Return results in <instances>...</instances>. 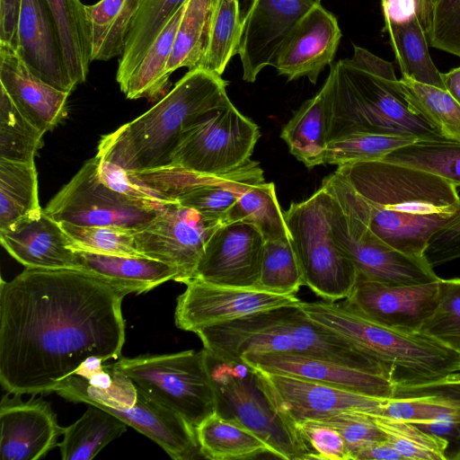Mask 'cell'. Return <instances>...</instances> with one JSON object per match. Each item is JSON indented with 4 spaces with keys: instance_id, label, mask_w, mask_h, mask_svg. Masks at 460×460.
<instances>
[{
    "instance_id": "6125c7cd",
    "label": "cell",
    "mask_w": 460,
    "mask_h": 460,
    "mask_svg": "<svg viewBox=\"0 0 460 460\" xmlns=\"http://www.w3.org/2000/svg\"><path fill=\"white\" fill-rule=\"evenodd\" d=\"M422 0H418L419 3H420Z\"/></svg>"
},
{
    "instance_id": "ac0fdd59",
    "label": "cell",
    "mask_w": 460,
    "mask_h": 460,
    "mask_svg": "<svg viewBox=\"0 0 460 460\" xmlns=\"http://www.w3.org/2000/svg\"><path fill=\"white\" fill-rule=\"evenodd\" d=\"M264 245L263 236L252 225L222 224L208 239L193 279L221 286L256 288Z\"/></svg>"
},
{
    "instance_id": "91938a15",
    "label": "cell",
    "mask_w": 460,
    "mask_h": 460,
    "mask_svg": "<svg viewBox=\"0 0 460 460\" xmlns=\"http://www.w3.org/2000/svg\"><path fill=\"white\" fill-rule=\"evenodd\" d=\"M441 78L445 90L460 104V66L441 73Z\"/></svg>"
},
{
    "instance_id": "d6a6232c",
    "label": "cell",
    "mask_w": 460,
    "mask_h": 460,
    "mask_svg": "<svg viewBox=\"0 0 460 460\" xmlns=\"http://www.w3.org/2000/svg\"><path fill=\"white\" fill-rule=\"evenodd\" d=\"M187 0H139L119 58L116 80L121 86L138 66L164 26Z\"/></svg>"
},
{
    "instance_id": "f35d334b",
    "label": "cell",
    "mask_w": 460,
    "mask_h": 460,
    "mask_svg": "<svg viewBox=\"0 0 460 460\" xmlns=\"http://www.w3.org/2000/svg\"><path fill=\"white\" fill-rule=\"evenodd\" d=\"M216 0H187L179 22L167 71L200 68L210 33Z\"/></svg>"
},
{
    "instance_id": "bcb514c9",
    "label": "cell",
    "mask_w": 460,
    "mask_h": 460,
    "mask_svg": "<svg viewBox=\"0 0 460 460\" xmlns=\"http://www.w3.org/2000/svg\"><path fill=\"white\" fill-rule=\"evenodd\" d=\"M367 414V413H366ZM403 460H446L449 440L416 424L387 417L370 415Z\"/></svg>"
},
{
    "instance_id": "94428289",
    "label": "cell",
    "mask_w": 460,
    "mask_h": 460,
    "mask_svg": "<svg viewBox=\"0 0 460 460\" xmlns=\"http://www.w3.org/2000/svg\"><path fill=\"white\" fill-rule=\"evenodd\" d=\"M451 459L460 460V441L457 449L455 452V455L450 457Z\"/></svg>"
},
{
    "instance_id": "52a82bcc",
    "label": "cell",
    "mask_w": 460,
    "mask_h": 460,
    "mask_svg": "<svg viewBox=\"0 0 460 460\" xmlns=\"http://www.w3.org/2000/svg\"><path fill=\"white\" fill-rule=\"evenodd\" d=\"M207 363L216 394V412L252 430L279 458L313 459V452L296 427L270 402L254 368L242 361L219 359L208 350Z\"/></svg>"
},
{
    "instance_id": "9f6ffc18",
    "label": "cell",
    "mask_w": 460,
    "mask_h": 460,
    "mask_svg": "<svg viewBox=\"0 0 460 460\" xmlns=\"http://www.w3.org/2000/svg\"><path fill=\"white\" fill-rule=\"evenodd\" d=\"M22 0H0V44L17 46V23Z\"/></svg>"
},
{
    "instance_id": "d590c367",
    "label": "cell",
    "mask_w": 460,
    "mask_h": 460,
    "mask_svg": "<svg viewBox=\"0 0 460 460\" xmlns=\"http://www.w3.org/2000/svg\"><path fill=\"white\" fill-rule=\"evenodd\" d=\"M383 32L390 45L402 76L445 89L441 72L435 66L419 15L402 24H385Z\"/></svg>"
},
{
    "instance_id": "7402d4cb",
    "label": "cell",
    "mask_w": 460,
    "mask_h": 460,
    "mask_svg": "<svg viewBox=\"0 0 460 460\" xmlns=\"http://www.w3.org/2000/svg\"><path fill=\"white\" fill-rule=\"evenodd\" d=\"M341 39L336 17L318 4L290 32L270 66L288 81L307 77L314 84L325 66L332 65Z\"/></svg>"
},
{
    "instance_id": "f907efd6",
    "label": "cell",
    "mask_w": 460,
    "mask_h": 460,
    "mask_svg": "<svg viewBox=\"0 0 460 460\" xmlns=\"http://www.w3.org/2000/svg\"><path fill=\"white\" fill-rule=\"evenodd\" d=\"M420 332L460 352V279H440L438 304Z\"/></svg>"
},
{
    "instance_id": "b9f144b4",
    "label": "cell",
    "mask_w": 460,
    "mask_h": 460,
    "mask_svg": "<svg viewBox=\"0 0 460 460\" xmlns=\"http://www.w3.org/2000/svg\"><path fill=\"white\" fill-rule=\"evenodd\" d=\"M382 160L435 174L460 187V142L446 138L419 139Z\"/></svg>"
},
{
    "instance_id": "74e56055",
    "label": "cell",
    "mask_w": 460,
    "mask_h": 460,
    "mask_svg": "<svg viewBox=\"0 0 460 460\" xmlns=\"http://www.w3.org/2000/svg\"><path fill=\"white\" fill-rule=\"evenodd\" d=\"M182 5L170 19L120 90L128 99L155 98L168 84V62L183 12Z\"/></svg>"
},
{
    "instance_id": "8fae6325",
    "label": "cell",
    "mask_w": 460,
    "mask_h": 460,
    "mask_svg": "<svg viewBox=\"0 0 460 460\" xmlns=\"http://www.w3.org/2000/svg\"><path fill=\"white\" fill-rule=\"evenodd\" d=\"M260 137L257 124L231 102L184 133L171 166L202 175L224 174L251 160Z\"/></svg>"
},
{
    "instance_id": "4dcf8cb0",
    "label": "cell",
    "mask_w": 460,
    "mask_h": 460,
    "mask_svg": "<svg viewBox=\"0 0 460 460\" xmlns=\"http://www.w3.org/2000/svg\"><path fill=\"white\" fill-rule=\"evenodd\" d=\"M57 26L65 62L77 85L86 81L92 43L86 5L80 0H46Z\"/></svg>"
},
{
    "instance_id": "44dd1931",
    "label": "cell",
    "mask_w": 460,
    "mask_h": 460,
    "mask_svg": "<svg viewBox=\"0 0 460 460\" xmlns=\"http://www.w3.org/2000/svg\"><path fill=\"white\" fill-rule=\"evenodd\" d=\"M3 396L0 403V456L3 460H37L56 446L63 427L49 402L32 394Z\"/></svg>"
},
{
    "instance_id": "d4e9b609",
    "label": "cell",
    "mask_w": 460,
    "mask_h": 460,
    "mask_svg": "<svg viewBox=\"0 0 460 460\" xmlns=\"http://www.w3.org/2000/svg\"><path fill=\"white\" fill-rule=\"evenodd\" d=\"M0 84L18 111L46 133L66 115L69 93L60 91L34 75L15 49L0 44Z\"/></svg>"
},
{
    "instance_id": "603a6c76",
    "label": "cell",
    "mask_w": 460,
    "mask_h": 460,
    "mask_svg": "<svg viewBox=\"0 0 460 460\" xmlns=\"http://www.w3.org/2000/svg\"><path fill=\"white\" fill-rule=\"evenodd\" d=\"M15 51L34 75L51 86L69 93L76 86L46 0H22Z\"/></svg>"
},
{
    "instance_id": "6da1fadb",
    "label": "cell",
    "mask_w": 460,
    "mask_h": 460,
    "mask_svg": "<svg viewBox=\"0 0 460 460\" xmlns=\"http://www.w3.org/2000/svg\"><path fill=\"white\" fill-rule=\"evenodd\" d=\"M127 294L79 269L25 268L0 285V382L9 394L55 392L87 358L118 359Z\"/></svg>"
},
{
    "instance_id": "db71d44e",
    "label": "cell",
    "mask_w": 460,
    "mask_h": 460,
    "mask_svg": "<svg viewBox=\"0 0 460 460\" xmlns=\"http://www.w3.org/2000/svg\"><path fill=\"white\" fill-rule=\"evenodd\" d=\"M424 257L432 268L460 259V211L430 238Z\"/></svg>"
},
{
    "instance_id": "8d00e7d4",
    "label": "cell",
    "mask_w": 460,
    "mask_h": 460,
    "mask_svg": "<svg viewBox=\"0 0 460 460\" xmlns=\"http://www.w3.org/2000/svg\"><path fill=\"white\" fill-rule=\"evenodd\" d=\"M399 93L411 111L442 137L460 142V104L445 89L401 76Z\"/></svg>"
},
{
    "instance_id": "277c9868",
    "label": "cell",
    "mask_w": 460,
    "mask_h": 460,
    "mask_svg": "<svg viewBox=\"0 0 460 460\" xmlns=\"http://www.w3.org/2000/svg\"><path fill=\"white\" fill-rule=\"evenodd\" d=\"M351 58L332 64L323 87L329 142L355 132L442 137L399 93L393 63L353 45Z\"/></svg>"
},
{
    "instance_id": "1f68e13d",
    "label": "cell",
    "mask_w": 460,
    "mask_h": 460,
    "mask_svg": "<svg viewBox=\"0 0 460 460\" xmlns=\"http://www.w3.org/2000/svg\"><path fill=\"white\" fill-rule=\"evenodd\" d=\"M195 430L199 454L207 459H249L271 454L268 445L255 433L216 411L203 420Z\"/></svg>"
},
{
    "instance_id": "ab89813d",
    "label": "cell",
    "mask_w": 460,
    "mask_h": 460,
    "mask_svg": "<svg viewBox=\"0 0 460 460\" xmlns=\"http://www.w3.org/2000/svg\"><path fill=\"white\" fill-rule=\"evenodd\" d=\"M234 222L252 225L265 242L290 238L273 182L263 181L243 192L226 212L222 224Z\"/></svg>"
},
{
    "instance_id": "30bf717a",
    "label": "cell",
    "mask_w": 460,
    "mask_h": 460,
    "mask_svg": "<svg viewBox=\"0 0 460 460\" xmlns=\"http://www.w3.org/2000/svg\"><path fill=\"white\" fill-rule=\"evenodd\" d=\"M97 167L96 156L87 160L45 211L59 223L136 230L153 220L166 205L116 191L102 180Z\"/></svg>"
},
{
    "instance_id": "e0dca14e",
    "label": "cell",
    "mask_w": 460,
    "mask_h": 460,
    "mask_svg": "<svg viewBox=\"0 0 460 460\" xmlns=\"http://www.w3.org/2000/svg\"><path fill=\"white\" fill-rule=\"evenodd\" d=\"M264 181L257 161L219 175H202L170 167L158 179V191L169 202L194 209L209 218L223 221L239 197Z\"/></svg>"
},
{
    "instance_id": "f5cc1de1",
    "label": "cell",
    "mask_w": 460,
    "mask_h": 460,
    "mask_svg": "<svg viewBox=\"0 0 460 460\" xmlns=\"http://www.w3.org/2000/svg\"><path fill=\"white\" fill-rule=\"evenodd\" d=\"M299 433L313 452V459L351 460L341 435L333 428L316 420L296 423Z\"/></svg>"
},
{
    "instance_id": "ba28073f",
    "label": "cell",
    "mask_w": 460,
    "mask_h": 460,
    "mask_svg": "<svg viewBox=\"0 0 460 460\" xmlns=\"http://www.w3.org/2000/svg\"><path fill=\"white\" fill-rule=\"evenodd\" d=\"M331 205L330 194L321 187L283 213L305 286L323 300L336 302L351 293L358 273L334 241Z\"/></svg>"
},
{
    "instance_id": "484cf974",
    "label": "cell",
    "mask_w": 460,
    "mask_h": 460,
    "mask_svg": "<svg viewBox=\"0 0 460 460\" xmlns=\"http://www.w3.org/2000/svg\"><path fill=\"white\" fill-rule=\"evenodd\" d=\"M98 407L113 413L128 426L155 441L172 459L189 460L200 455L195 428L181 415L138 390L137 402L132 407Z\"/></svg>"
},
{
    "instance_id": "3957f363",
    "label": "cell",
    "mask_w": 460,
    "mask_h": 460,
    "mask_svg": "<svg viewBox=\"0 0 460 460\" xmlns=\"http://www.w3.org/2000/svg\"><path fill=\"white\" fill-rule=\"evenodd\" d=\"M226 86L221 75L203 68L189 70L151 109L102 136L96 156L126 172L170 167L184 133L232 102Z\"/></svg>"
},
{
    "instance_id": "e575fe53",
    "label": "cell",
    "mask_w": 460,
    "mask_h": 460,
    "mask_svg": "<svg viewBox=\"0 0 460 460\" xmlns=\"http://www.w3.org/2000/svg\"><path fill=\"white\" fill-rule=\"evenodd\" d=\"M139 0H100L86 5L92 61H108L123 54Z\"/></svg>"
},
{
    "instance_id": "f546056e",
    "label": "cell",
    "mask_w": 460,
    "mask_h": 460,
    "mask_svg": "<svg viewBox=\"0 0 460 460\" xmlns=\"http://www.w3.org/2000/svg\"><path fill=\"white\" fill-rule=\"evenodd\" d=\"M280 137L307 168L324 164L329 145L323 92L304 102L282 128Z\"/></svg>"
},
{
    "instance_id": "83f0119b",
    "label": "cell",
    "mask_w": 460,
    "mask_h": 460,
    "mask_svg": "<svg viewBox=\"0 0 460 460\" xmlns=\"http://www.w3.org/2000/svg\"><path fill=\"white\" fill-rule=\"evenodd\" d=\"M77 268L124 291L127 295L148 292L168 281H176L178 270L146 256L104 254L74 250Z\"/></svg>"
},
{
    "instance_id": "5b68a950",
    "label": "cell",
    "mask_w": 460,
    "mask_h": 460,
    "mask_svg": "<svg viewBox=\"0 0 460 460\" xmlns=\"http://www.w3.org/2000/svg\"><path fill=\"white\" fill-rule=\"evenodd\" d=\"M314 323L383 364L401 393L460 388V352L422 332L385 326L332 301L303 302Z\"/></svg>"
},
{
    "instance_id": "ffe728a7",
    "label": "cell",
    "mask_w": 460,
    "mask_h": 460,
    "mask_svg": "<svg viewBox=\"0 0 460 460\" xmlns=\"http://www.w3.org/2000/svg\"><path fill=\"white\" fill-rule=\"evenodd\" d=\"M239 361L258 370L319 382L373 397L398 395L396 385L387 375L323 358L263 352L243 354Z\"/></svg>"
},
{
    "instance_id": "680465c9",
    "label": "cell",
    "mask_w": 460,
    "mask_h": 460,
    "mask_svg": "<svg viewBox=\"0 0 460 460\" xmlns=\"http://www.w3.org/2000/svg\"><path fill=\"white\" fill-rule=\"evenodd\" d=\"M352 460H403L401 454L387 439L374 442L353 454Z\"/></svg>"
},
{
    "instance_id": "816d5d0a",
    "label": "cell",
    "mask_w": 460,
    "mask_h": 460,
    "mask_svg": "<svg viewBox=\"0 0 460 460\" xmlns=\"http://www.w3.org/2000/svg\"><path fill=\"white\" fill-rule=\"evenodd\" d=\"M313 420L330 426L341 435L351 460L353 454L361 447L387 439L370 416L362 411L341 412Z\"/></svg>"
},
{
    "instance_id": "9c48e42d",
    "label": "cell",
    "mask_w": 460,
    "mask_h": 460,
    "mask_svg": "<svg viewBox=\"0 0 460 460\" xmlns=\"http://www.w3.org/2000/svg\"><path fill=\"white\" fill-rule=\"evenodd\" d=\"M137 389L196 427L216 411L207 350L121 358L114 362Z\"/></svg>"
},
{
    "instance_id": "8992f818",
    "label": "cell",
    "mask_w": 460,
    "mask_h": 460,
    "mask_svg": "<svg viewBox=\"0 0 460 460\" xmlns=\"http://www.w3.org/2000/svg\"><path fill=\"white\" fill-rule=\"evenodd\" d=\"M195 333L205 349L226 361H239L246 353L297 354L385 374L392 378L383 364L342 336L312 321L300 304L254 313L202 328Z\"/></svg>"
},
{
    "instance_id": "6f0895ef",
    "label": "cell",
    "mask_w": 460,
    "mask_h": 460,
    "mask_svg": "<svg viewBox=\"0 0 460 460\" xmlns=\"http://www.w3.org/2000/svg\"><path fill=\"white\" fill-rule=\"evenodd\" d=\"M385 24L405 23L419 15L418 0H381Z\"/></svg>"
},
{
    "instance_id": "2e32d148",
    "label": "cell",
    "mask_w": 460,
    "mask_h": 460,
    "mask_svg": "<svg viewBox=\"0 0 460 460\" xmlns=\"http://www.w3.org/2000/svg\"><path fill=\"white\" fill-rule=\"evenodd\" d=\"M440 278L414 285H388L358 278L342 304L387 327L418 332L438 304Z\"/></svg>"
},
{
    "instance_id": "4fadbf2b",
    "label": "cell",
    "mask_w": 460,
    "mask_h": 460,
    "mask_svg": "<svg viewBox=\"0 0 460 460\" xmlns=\"http://www.w3.org/2000/svg\"><path fill=\"white\" fill-rule=\"evenodd\" d=\"M178 202L166 204L149 223L134 231L138 252L175 268L177 282L193 279L208 239L221 226Z\"/></svg>"
},
{
    "instance_id": "9a60e30c",
    "label": "cell",
    "mask_w": 460,
    "mask_h": 460,
    "mask_svg": "<svg viewBox=\"0 0 460 460\" xmlns=\"http://www.w3.org/2000/svg\"><path fill=\"white\" fill-rule=\"evenodd\" d=\"M255 370L274 408L295 426L302 420H320L341 412L369 413L385 399L291 376Z\"/></svg>"
},
{
    "instance_id": "681fc988",
    "label": "cell",
    "mask_w": 460,
    "mask_h": 460,
    "mask_svg": "<svg viewBox=\"0 0 460 460\" xmlns=\"http://www.w3.org/2000/svg\"><path fill=\"white\" fill-rule=\"evenodd\" d=\"M70 240V248L86 252L143 256L136 248L133 229L106 226H77L60 223Z\"/></svg>"
},
{
    "instance_id": "7bdbcfd3",
    "label": "cell",
    "mask_w": 460,
    "mask_h": 460,
    "mask_svg": "<svg viewBox=\"0 0 460 460\" xmlns=\"http://www.w3.org/2000/svg\"><path fill=\"white\" fill-rule=\"evenodd\" d=\"M243 18L238 0H216L208 45L200 68L222 75L230 59L238 54Z\"/></svg>"
},
{
    "instance_id": "836d02e7",
    "label": "cell",
    "mask_w": 460,
    "mask_h": 460,
    "mask_svg": "<svg viewBox=\"0 0 460 460\" xmlns=\"http://www.w3.org/2000/svg\"><path fill=\"white\" fill-rule=\"evenodd\" d=\"M127 424L113 413L88 404L86 411L73 424L63 428L58 443L63 460H91L112 440L120 437Z\"/></svg>"
},
{
    "instance_id": "ee69618b",
    "label": "cell",
    "mask_w": 460,
    "mask_h": 460,
    "mask_svg": "<svg viewBox=\"0 0 460 460\" xmlns=\"http://www.w3.org/2000/svg\"><path fill=\"white\" fill-rule=\"evenodd\" d=\"M419 139L413 136L371 132L347 134L329 142L325 164L341 166L382 160Z\"/></svg>"
},
{
    "instance_id": "60d3db41",
    "label": "cell",
    "mask_w": 460,
    "mask_h": 460,
    "mask_svg": "<svg viewBox=\"0 0 460 460\" xmlns=\"http://www.w3.org/2000/svg\"><path fill=\"white\" fill-rule=\"evenodd\" d=\"M40 208L35 162L0 158V230Z\"/></svg>"
},
{
    "instance_id": "d6986e66",
    "label": "cell",
    "mask_w": 460,
    "mask_h": 460,
    "mask_svg": "<svg viewBox=\"0 0 460 460\" xmlns=\"http://www.w3.org/2000/svg\"><path fill=\"white\" fill-rule=\"evenodd\" d=\"M318 4L321 0H252L238 50L244 81H256L297 23Z\"/></svg>"
},
{
    "instance_id": "11a10c76",
    "label": "cell",
    "mask_w": 460,
    "mask_h": 460,
    "mask_svg": "<svg viewBox=\"0 0 460 460\" xmlns=\"http://www.w3.org/2000/svg\"><path fill=\"white\" fill-rule=\"evenodd\" d=\"M96 158L98 160L97 170L99 176L109 187L130 197L159 202L147 189L131 181L126 171L121 167L100 159L97 156Z\"/></svg>"
},
{
    "instance_id": "4316f807",
    "label": "cell",
    "mask_w": 460,
    "mask_h": 460,
    "mask_svg": "<svg viewBox=\"0 0 460 460\" xmlns=\"http://www.w3.org/2000/svg\"><path fill=\"white\" fill-rule=\"evenodd\" d=\"M105 362L98 357L87 358L55 392L73 402L113 409L132 407L137 399V387L115 363Z\"/></svg>"
},
{
    "instance_id": "c3c4849f",
    "label": "cell",
    "mask_w": 460,
    "mask_h": 460,
    "mask_svg": "<svg viewBox=\"0 0 460 460\" xmlns=\"http://www.w3.org/2000/svg\"><path fill=\"white\" fill-rule=\"evenodd\" d=\"M419 17L429 46L460 58V0H422Z\"/></svg>"
},
{
    "instance_id": "7c38bea8",
    "label": "cell",
    "mask_w": 460,
    "mask_h": 460,
    "mask_svg": "<svg viewBox=\"0 0 460 460\" xmlns=\"http://www.w3.org/2000/svg\"><path fill=\"white\" fill-rule=\"evenodd\" d=\"M331 199L334 241L351 260L358 277L388 285H414L439 279L425 258L409 256L388 246Z\"/></svg>"
},
{
    "instance_id": "7dc6e473",
    "label": "cell",
    "mask_w": 460,
    "mask_h": 460,
    "mask_svg": "<svg viewBox=\"0 0 460 460\" xmlns=\"http://www.w3.org/2000/svg\"><path fill=\"white\" fill-rule=\"evenodd\" d=\"M302 286H305L304 276L290 238L265 242L256 288L296 296Z\"/></svg>"
},
{
    "instance_id": "f6af8a7d",
    "label": "cell",
    "mask_w": 460,
    "mask_h": 460,
    "mask_svg": "<svg viewBox=\"0 0 460 460\" xmlns=\"http://www.w3.org/2000/svg\"><path fill=\"white\" fill-rule=\"evenodd\" d=\"M44 134L18 111L1 87L0 158L13 162H33L36 153L43 145Z\"/></svg>"
},
{
    "instance_id": "5bb4252c",
    "label": "cell",
    "mask_w": 460,
    "mask_h": 460,
    "mask_svg": "<svg viewBox=\"0 0 460 460\" xmlns=\"http://www.w3.org/2000/svg\"><path fill=\"white\" fill-rule=\"evenodd\" d=\"M177 298L174 321L178 328L197 331L283 305H296L301 300L257 288L221 286L192 279Z\"/></svg>"
},
{
    "instance_id": "cb8c5ba5",
    "label": "cell",
    "mask_w": 460,
    "mask_h": 460,
    "mask_svg": "<svg viewBox=\"0 0 460 460\" xmlns=\"http://www.w3.org/2000/svg\"><path fill=\"white\" fill-rule=\"evenodd\" d=\"M0 241L5 251L25 268L78 269L68 236L60 223L42 208L0 230Z\"/></svg>"
},
{
    "instance_id": "f1b7e54d",
    "label": "cell",
    "mask_w": 460,
    "mask_h": 460,
    "mask_svg": "<svg viewBox=\"0 0 460 460\" xmlns=\"http://www.w3.org/2000/svg\"><path fill=\"white\" fill-rule=\"evenodd\" d=\"M367 414L408 421L447 439L454 436L460 440V395L454 394L385 398Z\"/></svg>"
},
{
    "instance_id": "7a4b0ae2",
    "label": "cell",
    "mask_w": 460,
    "mask_h": 460,
    "mask_svg": "<svg viewBox=\"0 0 460 460\" xmlns=\"http://www.w3.org/2000/svg\"><path fill=\"white\" fill-rule=\"evenodd\" d=\"M322 186L379 240L417 258H425L430 238L460 211L455 185L385 160L338 166Z\"/></svg>"
}]
</instances>
